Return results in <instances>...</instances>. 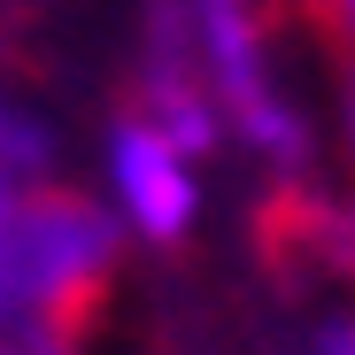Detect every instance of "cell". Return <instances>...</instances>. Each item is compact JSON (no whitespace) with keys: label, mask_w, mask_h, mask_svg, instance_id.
Returning <instances> with one entry per match:
<instances>
[{"label":"cell","mask_w":355,"mask_h":355,"mask_svg":"<svg viewBox=\"0 0 355 355\" xmlns=\"http://www.w3.org/2000/svg\"><path fill=\"white\" fill-rule=\"evenodd\" d=\"M46 170H54V132L39 124L31 108L0 101V193H24V186H39Z\"/></svg>","instance_id":"obj_2"},{"label":"cell","mask_w":355,"mask_h":355,"mask_svg":"<svg viewBox=\"0 0 355 355\" xmlns=\"http://www.w3.org/2000/svg\"><path fill=\"white\" fill-rule=\"evenodd\" d=\"M101 170H108V209L124 232H139L147 248H178L201 216V178H193V147L162 132L147 108L116 116L108 124V147H101Z\"/></svg>","instance_id":"obj_1"}]
</instances>
